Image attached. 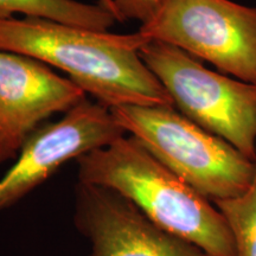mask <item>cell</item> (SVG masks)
I'll use <instances>...</instances> for the list:
<instances>
[{"label":"cell","instance_id":"3957f363","mask_svg":"<svg viewBox=\"0 0 256 256\" xmlns=\"http://www.w3.org/2000/svg\"><path fill=\"white\" fill-rule=\"evenodd\" d=\"M110 110L124 132L212 203L238 197L250 185L256 162L172 106H121Z\"/></svg>","mask_w":256,"mask_h":256},{"label":"cell","instance_id":"6da1fadb","mask_svg":"<svg viewBox=\"0 0 256 256\" xmlns=\"http://www.w3.org/2000/svg\"><path fill=\"white\" fill-rule=\"evenodd\" d=\"M148 40L139 31L115 34L49 19H0V50L56 66L108 108L174 107L164 86L139 55Z\"/></svg>","mask_w":256,"mask_h":256},{"label":"cell","instance_id":"30bf717a","mask_svg":"<svg viewBox=\"0 0 256 256\" xmlns=\"http://www.w3.org/2000/svg\"><path fill=\"white\" fill-rule=\"evenodd\" d=\"M214 204L228 222L236 256H256V171L242 194Z\"/></svg>","mask_w":256,"mask_h":256},{"label":"cell","instance_id":"8992f818","mask_svg":"<svg viewBox=\"0 0 256 256\" xmlns=\"http://www.w3.org/2000/svg\"><path fill=\"white\" fill-rule=\"evenodd\" d=\"M124 134L110 108L87 98L80 102L26 140L14 166L0 179V211L26 197L64 162L110 145Z\"/></svg>","mask_w":256,"mask_h":256},{"label":"cell","instance_id":"52a82bcc","mask_svg":"<svg viewBox=\"0 0 256 256\" xmlns=\"http://www.w3.org/2000/svg\"><path fill=\"white\" fill-rule=\"evenodd\" d=\"M74 222L89 241V256H210L159 228L119 192L98 185H76Z\"/></svg>","mask_w":256,"mask_h":256},{"label":"cell","instance_id":"7a4b0ae2","mask_svg":"<svg viewBox=\"0 0 256 256\" xmlns=\"http://www.w3.org/2000/svg\"><path fill=\"white\" fill-rule=\"evenodd\" d=\"M78 183L119 192L156 226L210 256H236L226 217L212 202L156 160L130 136L76 159Z\"/></svg>","mask_w":256,"mask_h":256},{"label":"cell","instance_id":"277c9868","mask_svg":"<svg viewBox=\"0 0 256 256\" xmlns=\"http://www.w3.org/2000/svg\"><path fill=\"white\" fill-rule=\"evenodd\" d=\"M139 55L179 113L256 162V84L212 72L159 40H150Z\"/></svg>","mask_w":256,"mask_h":256},{"label":"cell","instance_id":"5b68a950","mask_svg":"<svg viewBox=\"0 0 256 256\" xmlns=\"http://www.w3.org/2000/svg\"><path fill=\"white\" fill-rule=\"evenodd\" d=\"M139 32L256 84V8L232 0H162Z\"/></svg>","mask_w":256,"mask_h":256},{"label":"cell","instance_id":"8fae6325","mask_svg":"<svg viewBox=\"0 0 256 256\" xmlns=\"http://www.w3.org/2000/svg\"><path fill=\"white\" fill-rule=\"evenodd\" d=\"M162 0H113L118 22L139 20L145 24L158 11Z\"/></svg>","mask_w":256,"mask_h":256},{"label":"cell","instance_id":"9c48e42d","mask_svg":"<svg viewBox=\"0 0 256 256\" xmlns=\"http://www.w3.org/2000/svg\"><path fill=\"white\" fill-rule=\"evenodd\" d=\"M16 14L95 31H107L118 22L98 4H84L76 0H0V19L14 18Z\"/></svg>","mask_w":256,"mask_h":256},{"label":"cell","instance_id":"7c38bea8","mask_svg":"<svg viewBox=\"0 0 256 256\" xmlns=\"http://www.w3.org/2000/svg\"><path fill=\"white\" fill-rule=\"evenodd\" d=\"M98 5H101L102 8H106V10H108V11L110 12L115 17V11H114V5H113V0H98ZM116 18V17H115ZM118 20V19H116Z\"/></svg>","mask_w":256,"mask_h":256},{"label":"cell","instance_id":"ba28073f","mask_svg":"<svg viewBox=\"0 0 256 256\" xmlns=\"http://www.w3.org/2000/svg\"><path fill=\"white\" fill-rule=\"evenodd\" d=\"M83 100L84 90L72 80L40 60L0 50V164L17 158L42 121Z\"/></svg>","mask_w":256,"mask_h":256}]
</instances>
